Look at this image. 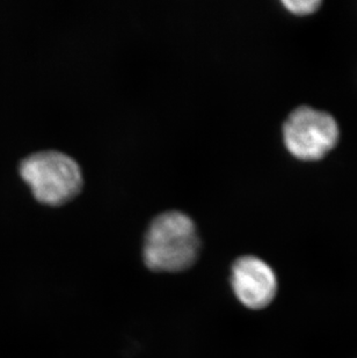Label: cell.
Returning <instances> with one entry per match:
<instances>
[{
  "label": "cell",
  "mask_w": 357,
  "mask_h": 358,
  "mask_svg": "<svg viewBox=\"0 0 357 358\" xmlns=\"http://www.w3.org/2000/svg\"><path fill=\"white\" fill-rule=\"evenodd\" d=\"M200 243L195 223L187 213L165 211L152 220L145 234V264L159 273L186 271L195 264Z\"/></svg>",
  "instance_id": "obj_1"
},
{
  "label": "cell",
  "mask_w": 357,
  "mask_h": 358,
  "mask_svg": "<svg viewBox=\"0 0 357 358\" xmlns=\"http://www.w3.org/2000/svg\"><path fill=\"white\" fill-rule=\"evenodd\" d=\"M20 173L34 196L49 206H59L74 199L84 182L78 162L56 150H46L27 157L21 162Z\"/></svg>",
  "instance_id": "obj_2"
},
{
  "label": "cell",
  "mask_w": 357,
  "mask_h": 358,
  "mask_svg": "<svg viewBox=\"0 0 357 358\" xmlns=\"http://www.w3.org/2000/svg\"><path fill=\"white\" fill-rule=\"evenodd\" d=\"M284 138L293 157L318 160L337 145L339 127L330 114L303 106L295 109L284 123Z\"/></svg>",
  "instance_id": "obj_3"
},
{
  "label": "cell",
  "mask_w": 357,
  "mask_h": 358,
  "mask_svg": "<svg viewBox=\"0 0 357 358\" xmlns=\"http://www.w3.org/2000/svg\"><path fill=\"white\" fill-rule=\"evenodd\" d=\"M231 284L240 303L252 310L267 308L276 296V275L270 264L253 255L237 259Z\"/></svg>",
  "instance_id": "obj_4"
},
{
  "label": "cell",
  "mask_w": 357,
  "mask_h": 358,
  "mask_svg": "<svg viewBox=\"0 0 357 358\" xmlns=\"http://www.w3.org/2000/svg\"><path fill=\"white\" fill-rule=\"evenodd\" d=\"M286 10L296 15H307L314 13L319 8V0H286L284 1Z\"/></svg>",
  "instance_id": "obj_5"
}]
</instances>
